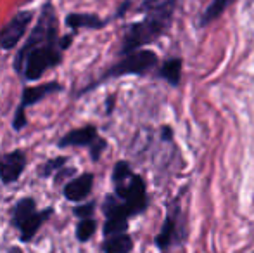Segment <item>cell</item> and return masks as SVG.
I'll use <instances>...</instances> for the list:
<instances>
[{
	"mask_svg": "<svg viewBox=\"0 0 254 253\" xmlns=\"http://www.w3.org/2000/svg\"><path fill=\"white\" fill-rule=\"evenodd\" d=\"M173 5L175 0H145L144 9H147V16L128 28L121 49L123 54L138 51V47L159 37L171 21Z\"/></svg>",
	"mask_w": 254,
	"mask_h": 253,
	"instance_id": "cell-1",
	"label": "cell"
},
{
	"mask_svg": "<svg viewBox=\"0 0 254 253\" xmlns=\"http://www.w3.org/2000/svg\"><path fill=\"white\" fill-rule=\"evenodd\" d=\"M131 248H133V241L127 233L106 238V241L102 243L104 253H130Z\"/></svg>",
	"mask_w": 254,
	"mask_h": 253,
	"instance_id": "cell-13",
	"label": "cell"
},
{
	"mask_svg": "<svg viewBox=\"0 0 254 253\" xmlns=\"http://www.w3.org/2000/svg\"><path fill=\"white\" fill-rule=\"evenodd\" d=\"M178 224H182L180 212H178V208H171V212H168L166 222H164L163 229H161L159 236H157V240H156L157 247L166 250L175 241H180L182 231H178Z\"/></svg>",
	"mask_w": 254,
	"mask_h": 253,
	"instance_id": "cell-8",
	"label": "cell"
},
{
	"mask_svg": "<svg viewBox=\"0 0 254 253\" xmlns=\"http://www.w3.org/2000/svg\"><path fill=\"white\" fill-rule=\"evenodd\" d=\"M73 173H74V170H73V169H67V170H66V169H61V170H59V173H57V177H56V182H57V184L63 182L64 177L67 179V177H71Z\"/></svg>",
	"mask_w": 254,
	"mask_h": 253,
	"instance_id": "cell-22",
	"label": "cell"
},
{
	"mask_svg": "<svg viewBox=\"0 0 254 253\" xmlns=\"http://www.w3.org/2000/svg\"><path fill=\"white\" fill-rule=\"evenodd\" d=\"M99 139L97 128L94 125H87L81 128H74V130L67 132L66 135H63L59 141V148H71V146H85V148H92L95 141Z\"/></svg>",
	"mask_w": 254,
	"mask_h": 253,
	"instance_id": "cell-9",
	"label": "cell"
},
{
	"mask_svg": "<svg viewBox=\"0 0 254 253\" xmlns=\"http://www.w3.org/2000/svg\"><path fill=\"white\" fill-rule=\"evenodd\" d=\"M161 77H163L164 80L170 82V84L177 85L182 77V61L180 59H171V61L164 63V66L161 68Z\"/></svg>",
	"mask_w": 254,
	"mask_h": 253,
	"instance_id": "cell-15",
	"label": "cell"
},
{
	"mask_svg": "<svg viewBox=\"0 0 254 253\" xmlns=\"http://www.w3.org/2000/svg\"><path fill=\"white\" fill-rule=\"evenodd\" d=\"M12 127L16 132L23 130V127H26V116H24V108L19 104V108L14 113V120H12Z\"/></svg>",
	"mask_w": 254,
	"mask_h": 253,
	"instance_id": "cell-19",
	"label": "cell"
},
{
	"mask_svg": "<svg viewBox=\"0 0 254 253\" xmlns=\"http://www.w3.org/2000/svg\"><path fill=\"white\" fill-rule=\"evenodd\" d=\"M92 186H94V175L92 173H83V175L76 177V179L66 184L64 196L69 201H81V199H85L90 194Z\"/></svg>",
	"mask_w": 254,
	"mask_h": 253,
	"instance_id": "cell-10",
	"label": "cell"
},
{
	"mask_svg": "<svg viewBox=\"0 0 254 253\" xmlns=\"http://www.w3.org/2000/svg\"><path fill=\"white\" fill-rule=\"evenodd\" d=\"M26 167V153L23 149H14L0 156V180L3 184L16 182Z\"/></svg>",
	"mask_w": 254,
	"mask_h": 253,
	"instance_id": "cell-7",
	"label": "cell"
},
{
	"mask_svg": "<svg viewBox=\"0 0 254 253\" xmlns=\"http://www.w3.org/2000/svg\"><path fill=\"white\" fill-rule=\"evenodd\" d=\"M95 229H97V222L94 219H81L76 226V240L81 243H87L94 236Z\"/></svg>",
	"mask_w": 254,
	"mask_h": 253,
	"instance_id": "cell-17",
	"label": "cell"
},
{
	"mask_svg": "<svg viewBox=\"0 0 254 253\" xmlns=\"http://www.w3.org/2000/svg\"><path fill=\"white\" fill-rule=\"evenodd\" d=\"M94 210H95V203L90 201V203H87V205L76 206L73 213L76 217H80V219H88V217H90L92 213H94Z\"/></svg>",
	"mask_w": 254,
	"mask_h": 253,
	"instance_id": "cell-20",
	"label": "cell"
},
{
	"mask_svg": "<svg viewBox=\"0 0 254 253\" xmlns=\"http://www.w3.org/2000/svg\"><path fill=\"white\" fill-rule=\"evenodd\" d=\"M157 63V56L151 51H135L127 54L123 61H120L116 66H113L104 78L121 77V75H142L149 71Z\"/></svg>",
	"mask_w": 254,
	"mask_h": 253,
	"instance_id": "cell-5",
	"label": "cell"
},
{
	"mask_svg": "<svg viewBox=\"0 0 254 253\" xmlns=\"http://www.w3.org/2000/svg\"><path fill=\"white\" fill-rule=\"evenodd\" d=\"M66 24L71 28V30H80V28H90V30H99L102 28L104 21L97 14H78L73 12L66 17Z\"/></svg>",
	"mask_w": 254,
	"mask_h": 253,
	"instance_id": "cell-12",
	"label": "cell"
},
{
	"mask_svg": "<svg viewBox=\"0 0 254 253\" xmlns=\"http://www.w3.org/2000/svg\"><path fill=\"white\" fill-rule=\"evenodd\" d=\"M73 40V35H67V37H63L59 40V47H61V51H66L67 47H69V42Z\"/></svg>",
	"mask_w": 254,
	"mask_h": 253,
	"instance_id": "cell-23",
	"label": "cell"
},
{
	"mask_svg": "<svg viewBox=\"0 0 254 253\" xmlns=\"http://www.w3.org/2000/svg\"><path fill=\"white\" fill-rule=\"evenodd\" d=\"M61 47L57 44H44L38 47L28 51L23 56H16L14 59V68L17 73H23L28 82H37L38 78L44 77V73L51 68H56L61 64Z\"/></svg>",
	"mask_w": 254,
	"mask_h": 253,
	"instance_id": "cell-3",
	"label": "cell"
},
{
	"mask_svg": "<svg viewBox=\"0 0 254 253\" xmlns=\"http://www.w3.org/2000/svg\"><path fill=\"white\" fill-rule=\"evenodd\" d=\"M66 162H67V158H64V156H59V158L49 160V162L45 163L44 167H42L40 177H51L52 172H57V170H61L64 165H66Z\"/></svg>",
	"mask_w": 254,
	"mask_h": 253,
	"instance_id": "cell-18",
	"label": "cell"
},
{
	"mask_svg": "<svg viewBox=\"0 0 254 253\" xmlns=\"http://www.w3.org/2000/svg\"><path fill=\"white\" fill-rule=\"evenodd\" d=\"M104 149H106V141L99 137L90 148V155H92V160H94V162H97V160L101 158V153L104 151Z\"/></svg>",
	"mask_w": 254,
	"mask_h": 253,
	"instance_id": "cell-21",
	"label": "cell"
},
{
	"mask_svg": "<svg viewBox=\"0 0 254 253\" xmlns=\"http://www.w3.org/2000/svg\"><path fill=\"white\" fill-rule=\"evenodd\" d=\"M54 213L52 206H47L42 212H37V203L33 198H23L12 208V224L17 231L23 243H30L38 233L44 222Z\"/></svg>",
	"mask_w": 254,
	"mask_h": 253,
	"instance_id": "cell-4",
	"label": "cell"
},
{
	"mask_svg": "<svg viewBox=\"0 0 254 253\" xmlns=\"http://www.w3.org/2000/svg\"><path fill=\"white\" fill-rule=\"evenodd\" d=\"M31 21H33V10H21L9 23L3 24L2 30H0V49L10 51V49L16 47L21 38L24 37Z\"/></svg>",
	"mask_w": 254,
	"mask_h": 253,
	"instance_id": "cell-6",
	"label": "cell"
},
{
	"mask_svg": "<svg viewBox=\"0 0 254 253\" xmlns=\"http://www.w3.org/2000/svg\"><path fill=\"white\" fill-rule=\"evenodd\" d=\"M113 182L116 187V196L125 203L131 215L140 213L147 206L145 184L140 175L131 172L127 162H118L113 170Z\"/></svg>",
	"mask_w": 254,
	"mask_h": 253,
	"instance_id": "cell-2",
	"label": "cell"
},
{
	"mask_svg": "<svg viewBox=\"0 0 254 253\" xmlns=\"http://www.w3.org/2000/svg\"><path fill=\"white\" fill-rule=\"evenodd\" d=\"M63 90V85L59 82H49V84H42L37 87H26L23 90V99H21V106L28 108V106L37 104L38 101H42L44 97H47L49 94H56V92Z\"/></svg>",
	"mask_w": 254,
	"mask_h": 253,
	"instance_id": "cell-11",
	"label": "cell"
},
{
	"mask_svg": "<svg viewBox=\"0 0 254 253\" xmlns=\"http://www.w3.org/2000/svg\"><path fill=\"white\" fill-rule=\"evenodd\" d=\"M230 3H232V0H211V3L207 5V9L204 10V14H202V24L216 19Z\"/></svg>",
	"mask_w": 254,
	"mask_h": 253,
	"instance_id": "cell-16",
	"label": "cell"
},
{
	"mask_svg": "<svg viewBox=\"0 0 254 253\" xmlns=\"http://www.w3.org/2000/svg\"><path fill=\"white\" fill-rule=\"evenodd\" d=\"M106 224H104V236L111 238L116 234H123L128 229V219L127 217H106Z\"/></svg>",
	"mask_w": 254,
	"mask_h": 253,
	"instance_id": "cell-14",
	"label": "cell"
}]
</instances>
